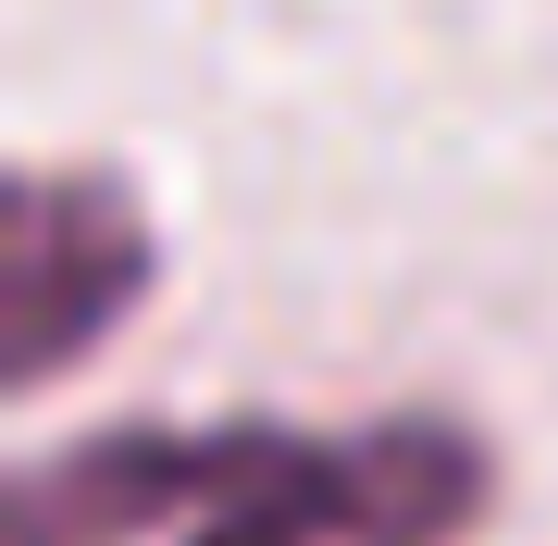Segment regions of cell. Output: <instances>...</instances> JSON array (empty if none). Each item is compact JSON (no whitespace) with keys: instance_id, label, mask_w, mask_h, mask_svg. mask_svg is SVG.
<instances>
[{"instance_id":"cell-1","label":"cell","mask_w":558,"mask_h":546,"mask_svg":"<svg viewBox=\"0 0 558 546\" xmlns=\"http://www.w3.org/2000/svg\"><path fill=\"white\" fill-rule=\"evenodd\" d=\"M484 509H497V460L447 410H398L360 435L260 423V460L186 522V546H472Z\"/></svg>"},{"instance_id":"cell-2","label":"cell","mask_w":558,"mask_h":546,"mask_svg":"<svg viewBox=\"0 0 558 546\" xmlns=\"http://www.w3.org/2000/svg\"><path fill=\"white\" fill-rule=\"evenodd\" d=\"M149 286H161V236L124 174L25 162L0 186V385L13 398L62 385L112 324H137Z\"/></svg>"},{"instance_id":"cell-3","label":"cell","mask_w":558,"mask_h":546,"mask_svg":"<svg viewBox=\"0 0 558 546\" xmlns=\"http://www.w3.org/2000/svg\"><path fill=\"white\" fill-rule=\"evenodd\" d=\"M260 460V423H112L75 435L50 460L13 472L0 497V546H137L161 522H199V509Z\"/></svg>"}]
</instances>
